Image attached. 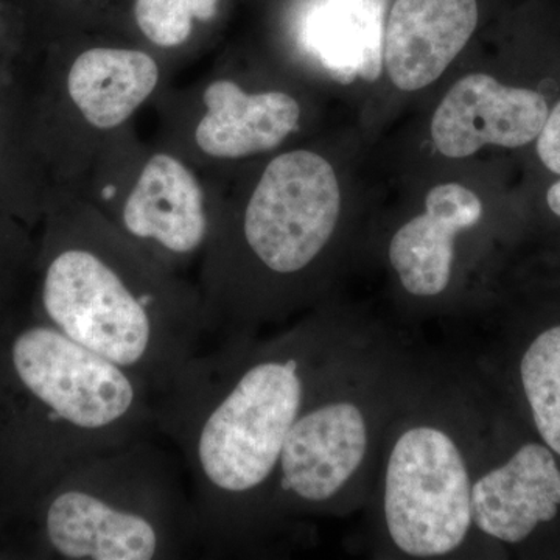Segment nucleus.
Returning a JSON list of instances; mask_svg holds the SVG:
<instances>
[{
    "label": "nucleus",
    "instance_id": "obj_1",
    "mask_svg": "<svg viewBox=\"0 0 560 560\" xmlns=\"http://www.w3.org/2000/svg\"><path fill=\"white\" fill-rule=\"evenodd\" d=\"M305 334L249 349L245 337L206 348L156 397V429L189 471L191 539L234 547L270 517L280 456L315 383Z\"/></svg>",
    "mask_w": 560,
    "mask_h": 560
},
{
    "label": "nucleus",
    "instance_id": "obj_2",
    "mask_svg": "<svg viewBox=\"0 0 560 560\" xmlns=\"http://www.w3.org/2000/svg\"><path fill=\"white\" fill-rule=\"evenodd\" d=\"M83 215L51 257L40 287L50 326L160 397L208 348L200 293L173 278L106 221Z\"/></svg>",
    "mask_w": 560,
    "mask_h": 560
},
{
    "label": "nucleus",
    "instance_id": "obj_3",
    "mask_svg": "<svg viewBox=\"0 0 560 560\" xmlns=\"http://www.w3.org/2000/svg\"><path fill=\"white\" fill-rule=\"evenodd\" d=\"M50 492L44 537L58 558L176 559L194 544L189 492L149 436L80 460Z\"/></svg>",
    "mask_w": 560,
    "mask_h": 560
},
{
    "label": "nucleus",
    "instance_id": "obj_4",
    "mask_svg": "<svg viewBox=\"0 0 560 560\" xmlns=\"http://www.w3.org/2000/svg\"><path fill=\"white\" fill-rule=\"evenodd\" d=\"M471 480L458 444L444 430H405L386 464L383 511L393 544L412 558L458 550L471 528Z\"/></svg>",
    "mask_w": 560,
    "mask_h": 560
},
{
    "label": "nucleus",
    "instance_id": "obj_5",
    "mask_svg": "<svg viewBox=\"0 0 560 560\" xmlns=\"http://www.w3.org/2000/svg\"><path fill=\"white\" fill-rule=\"evenodd\" d=\"M340 212V184L329 162L313 151H290L265 168L243 210L238 238L261 270L294 278L318 259Z\"/></svg>",
    "mask_w": 560,
    "mask_h": 560
},
{
    "label": "nucleus",
    "instance_id": "obj_6",
    "mask_svg": "<svg viewBox=\"0 0 560 560\" xmlns=\"http://www.w3.org/2000/svg\"><path fill=\"white\" fill-rule=\"evenodd\" d=\"M315 386L287 436L272 512L331 503L366 456L370 431L363 410L345 399H318Z\"/></svg>",
    "mask_w": 560,
    "mask_h": 560
},
{
    "label": "nucleus",
    "instance_id": "obj_7",
    "mask_svg": "<svg viewBox=\"0 0 560 560\" xmlns=\"http://www.w3.org/2000/svg\"><path fill=\"white\" fill-rule=\"evenodd\" d=\"M471 486V518L489 539L560 552V458L533 433Z\"/></svg>",
    "mask_w": 560,
    "mask_h": 560
},
{
    "label": "nucleus",
    "instance_id": "obj_8",
    "mask_svg": "<svg viewBox=\"0 0 560 560\" xmlns=\"http://www.w3.org/2000/svg\"><path fill=\"white\" fill-rule=\"evenodd\" d=\"M555 101L540 84L504 83L471 73L453 84L431 120V139L444 156L460 160L482 147H533Z\"/></svg>",
    "mask_w": 560,
    "mask_h": 560
},
{
    "label": "nucleus",
    "instance_id": "obj_9",
    "mask_svg": "<svg viewBox=\"0 0 560 560\" xmlns=\"http://www.w3.org/2000/svg\"><path fill=\"white\" fill-rule=\"evenodd\" d=\"M119 226L140 249L153 250L151 257L164 267L212 242V219L201 184L171 154H154L147 162L121 205Z\"/></svg>",
    "mask_w": 560,
    "mask_h": 560
},
{
    "label": "nucleus",
    "instance_id": "obj_10",
    "mask_svg": "<svg viewBox=\"0 0 560 560\" xmlns=\"http://www.w3.org/2000/svg\"><path fill=\"white\" fill-rule=\"evenodd\" d=\"M477 0H396L383 40L394 86L419 91L440 79L478 25Z\"/></svg>",
    "mask_w": 560,
    "mask_h": 560
},
{
    "label": "nucleus",
    "instance_id": "obj_11",
    "mask_svg": "<svg viewBox=\"0 0 560 560\" xmlns=\"http://www.w3.org/2000/svg\"><path fill=\"white\" fill-rule=\"evenodd\" d=\"M482 212L481 198L460 184H441L429 191L425 212L404 224L389 245L390 265L408 293L431 298L447 289L456 237L474 228Z\"/></svg>",
    "mask_w": 560,
    "mask_h": 560
},
{
    "label": "nucleus",
    "instance_id": "obj_12",
    "mask_svg": "<svg viewBox=\"0 0 560 560\" xmlns=\"http://www.w3.org/2000/svg\"><path fill=\"white\" fill-rule=\"evenodd\" d=\"M522 315L511 377L530 433L560 458V282Z\"/></svg>",
    "mask_w": 560,
    "mask_h": 560
},
{
    "label": "nucleus",
    "instance_id": "obj_13",
    "mask_svg": "<svg viewBox=\"0 0 560 560\" xmlns=\"http://www.w3.org/2000/svg\"><path fill=\"white\" fill-rule=\"evenodd\" d=\"M198 147L219 160H241L276 149L300 124L301 108L285 92L246 94L231 80H217L205 92Z\"/></svg>",
    "mask_w": 560,
    "mask_h": 560
},
{
    "label": "nucleus",
    "instance_id": "obj_14",
    "mask_svg": "<svg viewBox=\"0 0 560 560\" xmlns=\"http://www.w3.org/2000/svg\"><path fill=\"white\" fill-rule=\"evenodd\" d=\"M388 0H307L301 39L331 80L377 81Z\"/></svg>",
    "mask_w": 560,
    "mask_h": 560
},
{
    "label": "nucleus",
    "instance_id": "obj_15",
    "mask_svg": "<svg viewBox=\"0 0 560 560\" xmlns=\"http://www.w3.org/2000/svg\"><path fill=\"white\" fill-rule=\"evenodd\" d=\"M158 81L160 66L145 51L97 47L73 61L68 90L92 127L109 130L130 119Z\"/></svg>",
    "mask_w": 560,
    "mask_h": 560
},
{
    "label": "nucleus",
    "instance_id": "obj_16",
    "mask_svg": "<svg viewBox=\"0 0 560 560\" xmlns=\"http://www.w3.org/2000/svg\"><path fill=\"white\" fill-rule=\"evenodd\" d=\"M220 0H136V21L143 35L156 46H180L194 31V20L215 16Z\"/></svg>",
    "mask_w": 560,
    "mask_h": 560
},
{
    "label": "nucleus",
    "instance_id": "obj_17",
    "mask_svg": "<svg viewBox=\"0 0 560 560\" xmlns=\"http://www.w3.org/2000/svg\"><path fill=\"white\" fill-rule=\"evenodd\" d=\"M533 149L537 167L547 176L541 187V208L548 223L555 224L560 232V94L540 135L534 140Z\"/></svg>",
    "mask_w": 560,
    "mask_h": 560
}]
</instances>
